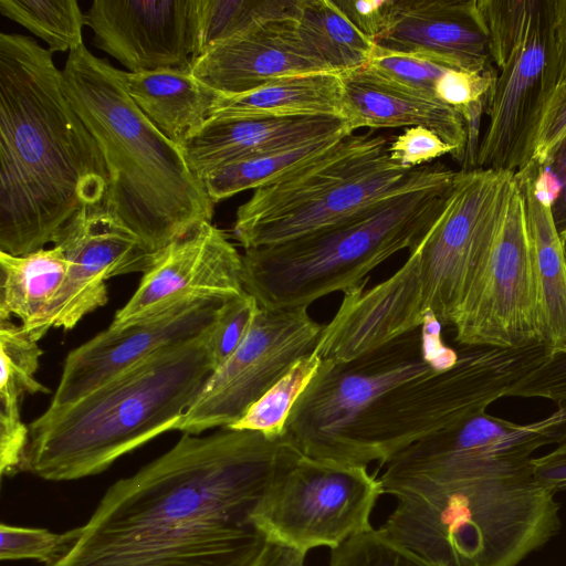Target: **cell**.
<instances>
[{
	"label": "cell",
	"mask_w": 566,
	"mask_h": 566,
	"mask_svg": "<svg viewBox=\"0 0 566 566\" xmlns=\"http://www.w3.org/2000/svg\"><path fill=\"white\" fill-rule=\"evenodd\" d=\"M446 154L453 157V148L432 130L421 126L406 128L391 139L388 147L389 159L408 167L423 166Z\"/></svg>",
	"instance_id": "41"
},
{
	"label": "cell",
	"mask_w": 566,
	"mask_h": 566,
	"mask_svg": "<svg viewBox=\"0 0 566 566\" xmlns=\"http://www.w3.org/2000/svg\"><path fill=\"white\" fill-rule=\"evenodd\" d=\"M566 137V63L555 70L554 87L534 143L532 160L543 164Z\"/></svg>",
	"instance_id": "40"
},
{
	"label": "cell",
	"mask_w": 566,
	"mask_h": 566,
	"mask_svg": "<svg viewBox=\"0 0 566 566\" xmlns=\"http://www.w3.org/2000/svg\"><path fill=\"white\" fill-rule=\"evenodd\" d=\"M344 91V116L352 132L421 126L432 130L463 163L468 133L462 115L453 107L419 92L399 86L366 65L339 74Z\"/></svg>",
	"instance_id": "22"
},
{
	"label": "cell",
	"mask_w": 566,
	"mask_h": 566,
	"mask_svg": "<svg viewBox=\"0 0 566 566\" xmlns=\"http://www.w3.org/2000/svg\"><path fill=\"white\" fill-rule=\"evenodd\" d=\"M0 12L43 40L52 53L83 44L85 17L76 0H0Z\"/></svg>",
	"instance_id": "31"
},
{
	"label": "cell",
	"mask_w": 566,
	"mask_h": 566,
	"mask_svg": "<svg viewBox=\"0 0 566 566\" xmlns=\"http://www.w3.org/2000/svg\"><path fill=\"white\" fill-rule=\"evenodd\" d=\"M376 45L458 71L492 66L479 0H395Z\"/></svg>",
	"instance_id": "20"
},
{
	"label": "cell",
	"mask_w": 566,
	"mask_h": 566,
	"mask_svg": "<svg viewBox=\"0 0 566 566\" xmlns=\"http://www.w3.org/2000/svg\"><path fill=\"white\" fill-rule=\"evenodd\" d=\"M496 76L491 66L482 73L449 69L436 83L438 99L455 108L461 115L476 104H486Z\"/></svg>",
	"instance_id": "38"
},
{
	"label": "cell",
	"mask_w": 566,
	"mask_h": 566,
	"mask_svg": "<svg viewBox=\"0 0 566 566\" xmlns=\"http://www.w3.org/2000/svg\"><path fill=\"white\" fill-rule=\"evenodd\" d=\"M497 67L475 168L516 172L534 143L555 82L554 0H479Z\"/></svg>",
	"instance_id": "10"
},
{
	"label": "cell",
	"mask_w": 566,
	"mask_h": 566,
	"mask_svg": "<svg viewBox=\"0 0 566 566\" xmlns=\"http://www.w3.org/2000/svg\"><path fill=\"white\" fill-rule=\"evenodd\" d=\"M211 327L155 353L71 403L49 407L28 424L23 470L54 482L92 476L174 430L214 369Z\"/></svg>",
	"instance_id": "5"
},
{
	"label": "cell",
	"mask_w": 566,
	"mask_h": 566,
	"mask_svg": "<svg viewBox=\"0 0 566 566\" xmlns=\"http://www.w3.org/2000/svg\"><path fill=\"white\" fill-rule=\"evenodd\" d=\"M222 303L190 302L123 329L107 327L66 355L49 407L71 403L155 353L201 335Z\"/></svg>",
	"instance_id": "18"
},
{
	"label": "cell",
	"mask_w": 566,
	"mask_h": 566,
	"mask_svg": "<svg viewBox=\"0 0 566 566\" xmlns=\"http://www.w3.org/2000/svg\"><path fill=\"white\" fill-rule=\"evenodd\" d=\"M84 17L94 45L130 73L188 67L196 53V0H94Z\"/></svg>",
	"instance_id": "17"
},
{
	"label": "cell",
	"mask_w": 566,
	"mask_h": 566,
	"mask_svg": "<svg viewBox=\"0 0 566 566\" xmlns=\"http://www.w3.org/2000/svg\"><path fill=\"white\" fill-rule=\"evenodd\" d=\"M506 397L543 398L566 402V353L548 356L538 366L520 378Z\"/></svg>",
	"instance_id": "39"
},
{
	"label": "cell",
	"mask_w": 566,
	"mask_h": 566,
	"mask_svg": "<svg viewBox=\"0 0 566 566\" xmlns=\"http://www.w3.org/2000/svg\"><path fill=\"white\" fill-rule=\"evenodd\" d=\"M565 439L566 402L524 424L483 411L409 446L385 464L379 480L389 483L449 463L522 464L539 448Z\"/></svg>",
	"instance_id": "19"
},
{
	"label": "cell",
	"mask_w": 566,
	"mask_h": 566,
	"mask_svg": "<svg viewBox=\"0 0 566 566\" xmlns=\"http://www.w3.org/2000/svg\"><path fill=\"white\" fill-rule=\"evenodd\" d=\"M51 242L63 252L67 272L42 315L22 328L35 342L51 328L73 329L84 316L107 304V280L145 273L156 255L104 200L77 209Z\"/></svg>",
	"instance_id": "15"
},
{
	"label": "cell",
	"mask_w": 566,
	"mask_h": 566,
	"mask_svg": "<svg viewBox=\"0 0 566 566\" xmlns=\"http://www.w3.org/2000/svg\"><path fill=\"white\" fill-rule=\"evenodd\" d=\"M339 133L354 132L347 120L334 117L208 120L182 151L191 170L203 180L232 163Z\"/></svg>",
	"instance_id": "23"
},
{
	"label": "cell",
	"mask_w": 566,
	"mask_h": 566,
	"mask_svg": "<svg viewBox=\"0 0 566 566\" xmlns=\"http://www.w3.org/2000/svg\"><path fill=\"white\" fill-rule=\"evenodd\" d=\"M391 139L374 130L350 134L326 154L255 189L237 209L233 237L247 250L315 232L426 182L443 167L392 163Z\"/></svg>",
	"instance_id": "8"
},
{
	"label": "cell",
	"mask_w": 566,
	"mask_h": 566,
	"mask_svg": "<svg viewBox=\"0 0 566 566\" xmlns=\"http://www.w3.org/2000/svg\"><path fill=\"white\" fill-rule=\"evenodd\" d=\"M348 135L350 133H339L291 148L249 157L209 174L202 181L211 201L217 203L239 192L255 190L280 179L326 154Z\"/></svg>",
	"instance_id": "30"
},
{
	"label": "cell",
	"mask_w": 566,
	"mask_h": 566,
	"mask_svg": "<svg viewBox=\"0 0 566 566\" xmlns=\"http://www.w3.org/2000/svg\"><path fill=\"white\" fill-rule=\"evenodd\" d=\"M384 494L379 479L363 465L302 454L274 484L255 520L270 542L307 553L331 549L368 531Z\"/></svg>",
	"instance_id": "12"
},
{
	"label": "cell",
	"mask_w": 566,
	"mask_h": 566,
	"mask_svg": "<svg viewBox=\"0 0 566 566\" xmlns=\"http://www.w3.org/2000/svg\"><path fill=\"white\" fill-rule=\"evenodd\" d=\"M329 566H436L390 538L379 528H369L331 549Z\"/></svg>",
	"instance_id": "34"
},
{
	"label": "cell",
	"mask_w": 566,
	"mask_h": 566,
	"mask_svg": "<svg viewBox=\"0 0 566 566\" xmlns=\"http://www.w3.org/2000/svg\"><path fill=\"white\" fill-rule=\"evenodd\" d=\"M67 272L63 252L53 247L23 255L0 251V321L33 324L59 291Z\"/></svg>",
	"instance_id": "29"
},
{
	"label": "cell",
	"mask_w": 566,
	"mask_h": 566,
	"mask_svg": "<svg viewBox=\"0 0 566 566\" xmlns=\"http://www.w3.org/2000/svg\"><path fill=\"white\" fill-rule=\"evenodd\" d=\"M514 187L513 171H458L442 211L405 263L375 286L347 296L345 312L355 335L378 347L420 327L429 312L442 326L452 325L488 259Z\"/></svg>",
	"instance_id": "6"
},
{
	"label": "cell",
	"mask_w": 566,
	"mask_h": 566,
	"mask_svg": "<svg viewBox=\"0 0 566 566\" xmlns=\"http://www.w3.org/2000/svg\"><path fill=\"white\" fill-rule=\"evenodd\" d=\"M465 347L514 349L543 343L537 281L516 179L488 259L451 325Z\"/></svg>",
	"instance_id": "13"
},
{
	"label": "cell",
	"mask_w": 566,
	"mask_h": 566,
	"mask_svg": "<svg viewBox=\"0 0 566 566\" xmlns=\"http://www.w3.org/2000/svg\"><path fill=\"white\" fill-rule=\"evenodd\" d=\"M43 350L11 321H0V474L23 470L29 427L21 418L25 395L49 394L35 374Z\"/></svg>",
	"instance_id": "26"
},
{
	"label": "cell",
	"mask_w": 566,
	"mask_h": 566,
	"mask_svg": "<svg viewBox=\"0 0 566 566\" xmlns=\"http://www.w3.org/2000/svg\"><path fill=\"white\" fill-rule=\"evenodd\" d=\"M303 453L289 434L184 433L108 488L69 549L45 566H259L265 497Z\"/></svg>",
	"instance_id": "1"
},
{
	"label": "cell",
	"mask_w": 566,
	"mask_h": 566,
	"mask_svg": "<svg viewBox=\"0 0 566 566\" xmlns=\"http://www.w3.org/2000/svg\"><path fill=\"white\" fill-rule=\"evenodd\" d=\"M242 254L212 222H201L156 252L135 293L108 328L123 329L196 301L244 292Z\"/></svg>",
	"instance_id": "16"
},
{
	"label": "cell",
	"mask_w": 566,
	"mask_h": 566,
	"mask_svg": "<svg viewBox=\"0 0 566 566\" xmlns=\"http://www.w3.org/2000/svg\"><path fill=\"white\" fill-rule=\"evenodd\" d=\"M548 357L544 343L467 347L451 368L402 382L377 397L342 437L329 460L384 467L409 446L486 411Z\"/></svg>",
	"instance_id": "9"
},
{
	"label": "cell",
	"mask_w": 566,
	"mask_h": 566,
	"mask_svg": "<svg viewBox=\"0 0 566 566\" xmlns=\"http://www.w3.org/2000/svg\"><path fill=\"white\" fill-rule=\"evenodd\" d=\"M389 494L397 505L379 530L436 566H517L560 528L555 492L531 461L444 464Z\"/></svg>",
	"instance_id": "3"
},
{
	"label": "cell",
	"mask_w": 566,
	"mask_h": 566,
	"mask_svg": "<svg viewBox=\"0 0 566 566\" xmlns=\"http://www.w3.org/2000/svg\"><path fill=\"white\" fill-rule=\"evenodd\" d=\"M305 556L303 551L271 543L259 566H304Z\"/></svg>",
	"instance_id": "44"
},
{
	"label": "cell",
	"mask_w": 566,
	"mask_h": 566,
	"mask_svg": "<svg viewBox=\"0 0 566 566\" xmlns=\"http://www.w3.org/2000/svg\"><path fill=\"white\" fill-rule=\"evenodd\" d=\"M321 364L322 359L315 352L300 358L240 420L228 428L256 431L268 438L284 436L294 405L316 375Z\"/></svg>",
	"instance_id": "32"
},
{
	"label": "cell",
	"mask_w": 566,
	"mask_h": 566,
	"mask_svg": "<svg viewBox=\"0 0 566 566\" xmlns=\"http://www.w3.org/2000/svg\"><path fill=\"white\" fill-rule=\"evenodd\" d=\"M125 81L136 105L181 149L209 120L218 94L200 82L190 66L126 72Z\"/></svg>",
	"instance_id": "27"
},
{
	"label": "cell",
	"mask_w": 566,
	"mask_h": 566,
	"mask_svg": "<svg viewBox=\"0 0 566 566\" xmlns=\"http://www.w3.org/2000/svg\"><path fill=\"white\" fill-rule=\"evenodd\" d=\"M280 117L345 119L339 74L285 76L247 93H218L209 111V120Z\"/></svg>",
	"instance_id": "25"
},
{
	"label": "cell",
	"mask_w": 566,
	"mask_h": 566,
	"mask_svg": "<svg viewBox=\"0 0 566 566\" xmlns=\"http://www.w3.org/2000/svg\"><path fill=\"white\" fill-rule=\"evenodd\" d=\"M541 165L549 191L553 220L560 241L566 245V137Z\"/></svg>",
	"instance_id": "42"
},
{
	"label": "cell",
	"mask_w": 566,
	"mask_h": 566,
	"mask_svg": "<svg viewBox=\"0 0 566 566\" xmlns=\"http://www.w3.org/2000/svg\"><path fill=\"white\" fill-rule=\"evenodd\" d=\"M290 17L303 48L329 72L342 74L370 60L376 42L356 29L334 1H293Z\"/></svg>",
	"instance_id": "28"
},
{
	"label": "cell",
	"mask_w": 566,
	"mask_h": 566,
	"mask_svg": "<svg viewBox=\"0 0 566 566\" xmlns=\"http://www.w3.org/2000/svg\"><path fill=\"white\" fill-rule=\"evenodd\" d=\"M290 7L281 14L212 44L191 61L192 74L221 94H241L277 78L329 72L297 40Z\"/></svg>",
	"instance_id": "21"
},
{
	"label": "cell",
	"mask_w": 566,
	"mask_h": 566,
	"mask_svg": "<svg viewBox=\"0 0 566 566\" xmlns=\"http://www.w3.org/2000/svg\"><path fill=\"white\" fill-rule=\"evenodd\" d=\"M323 328L306 307L260 306L242 344L213 369L174 430L200 434L240 420L300 358L315 350Z\"/></svg>",
	"instance_id": "14"
},
{
	"label": "cell",
	"mask_w": 566,
	"mask_h": 566,
	"mask_svg": "<svg viewBox=\"0 0 566 566\" xmlns=\"http://www.w3.org/2000/svg\"><path fill=\"white\" fill-rule=\"evenodd\" d=\"M291 1L196 0L197 44L195 60L212 44L283 13Z\"/></svg>",
	"instance_id": "33"
},
{
	"label": "cell",
	"mask_w": 566,
	"mask_h": 566,
	"mask_svg": "<svg viewBox=\"0 0 566 566\" xmlns=\"http://www.w3.org/2000/svg\"><path fill=\"white\" fill-rule=\"evenodd\" d=\"M427 313L423 324L347 361L322 364L294 405L285 433L311 458L328 460L358 416L391 388L455 365L459 352Z\"/></svg>",
	"instance_id": "11"
},
{
	"label": "cell",
	"mask_w": 566,
	"mask_h": 566,
	"mask_svg": "<svg viewBox=\"0 0 566 566\" xmlns=\"http://www.w3.org/2000/svg\"><path fill=\"white\" fill-rule=\"evenodd\" d=\"M259 310L258 301L245 291L220 305L209 338V354L214 369L242 344Z\"/></svg>",
	"instance_id": "35"
},
{
	"label": "cell",
	"mask_w": 566,
	"mask_h": 566,
	"mask_svg": "<svg viewBox=\"0 0 566 566\" xmlns=\"http://www.w3.org/2000/svg\"><path fill=\"white\" fill-rule=\"evenodd\" d=\"M366 66L399 86L431 97H436L437 81L449 70L423 60L382 50L377 45Z\"/></svg>",
	"instance_id": "37"
},
{
	"label": "cell",
	"mask_w": 566,
	"mask_h": 566,
	"mask_svg": "<svg viewBox=\"0 0 566 566\" xmlns=\"http://www.w3.org/2000/svg\"><path fill=\"white\" fill-rule=\"evenodd\" d=\"M109 175L71 106L53 53L0 33V251L35 252L81 207L104 200Z\"/></svg>",
	"instance_id": "2"
},
{
	"label": "cell",
	"mask_w": 566,
	"mask_h": 566,
	"mask_svg": "<svg viewBox=\"0 0 566 566\" xmlns=\"http://www.w3.org/2000/svg\"><path fill=\"white\" fill-rule=\"evenodd\" d=\"M334 2L356 29L376 42L388 23L395 0H335Z\"/></svg>",
	"instance_id": "43"
},
{
	"label": "cell",
	"mask_w": 566,
	"mask_h": 566,
	"mask_svg": "<svg viewBox=\"0 0 566 566\" xmlns=\"http://www.w3.org/2000/svg\"><path fill=\"white\" fill-rule=\"evenodd\" d=\"M0 559H34L50 565L57 560L75 538V528L63 534L44 528L0 525Z\"/></svg>",
	"instance_id": "36"
},
{
	"label": "cell",
	"mask_w": 566,
	"mask_h": 566,
	"mask_svg": "<svg viewBox=\"0 0 566 566\" xmlns=\"http://www.w3.org/2000/svg\"><path fill=\"white\" fill-rule=\"evenodd\" d=\"M523 199L548 356L566 353V245L559 239L543 166L535 160L515 172Z\"/></svg>",
	"instance_id": "24"
},
{
	"label": "cell",
	"mask_w": 566,
	"mask_h": 566,
	"mask_svg": "<svg viewBox=\"0 0 566 566\" xmlns=\"http://www.w3.org/2000/svg\"><path fill=\"white\" fill-rule=\"evenodd\" d=\"M125 75L82 44L67 55L63 90L105 160L109 187L104 202L157 252L211 222L214 203L182 149L132 99Z\"/></svg>",
	"instance_id": "4"
},
{
	"label": "cell",
	"mask_w": 566,
	"mask_h": 566,
	"mask_svg": "<svg viewBox=\"0 0 566 566\" xmlns=\"http://www.w3.org/2000/svg\"><path fill=\"white\" fill-rule=\"evenodd\" d=\"M458 171L443 165L418 186L328 228L242 254L244 291L268 310L306 307L343 294L391 255L411 251L442 211Z\"/></svg>",
	"instance_id": "7"
}]
</instances>
